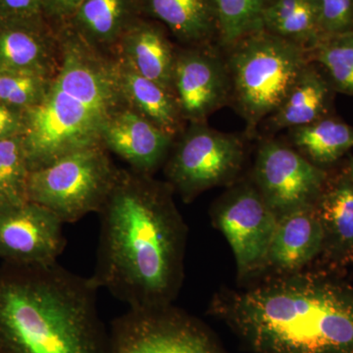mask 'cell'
Wrapping results in <instances>:
<instances>
[{"instance_id":"cell-27","label":"cell","mask_w":353,"mask_h":353,"mask_svg":"<svg viewBox=\"0 0 353 353\" xmlns=\"http://www.w3.org/2000/svg\"><path fill=\"white\" fill-rule=\"evenodd\" d=\"M52 78L37 74L0 72V104L26 112L43 101Z\"/></svg>"},{"instance_id":"cell-19","label":"cell","mask_w":353,"mask_h":353,"mask_svg":"<svg viewBox=\"0 0 353 353\" xmlns=\"http://www.w3.org/2000/svg\"><path fill=\"white\" fill-rule=\"evenodd\" d=\"M141 17L138 0H82L65 24L95 50L114 55L125 32Z\"/></svg>"},{"instance_id":"cell-12","label":"cell","mask_w":353,"mask_h":353,"mask_svg":"<svg viewBox=\"0 0 353 353\" xmlns=\"http://www.w3.org/2000/svg\"><path fill=\"white\" fill-rule=\"evenodd\" d=\"M63 225L34 202H0V259L17 265L55 263L66 246Z\"/></svg>"},{"instance_id":"cell-22","label":"cell","mask_w":353,"mask_h":353,"mask_svg":"<svg viewBox=\"0 0 353 353\" xmlns=\"http://www.w3.org/2000/svg\"><path fill=\"white\" fill-rule=\"evenodd\" d=\"M288 134L290 145L323 169L336 163L353 148V127L329 116L290 129Z\"/></svg>"},{"instance_id":"cell-17","label":"cell","mask_w":353,"mask_h":353,"mask_svg":"<svg viewBox=\"0 0 353 353\" xmlns=\"http://www.w3.org/2000/svg\"><path fill=\"white\" fill-rule=\"evenodd\" d=\"M314 208L324 232L320 256L334 267L353 264V183L348 173L328 176Z\"/></svg>"},{"instance_id":"cell-20","label":"cell","mask_w":353,"mask_h":353,"mask_svg":"<svg viewBox=\"0 0 353 353\" xmlns=\"http://www.w3.org/2000/svg\"><path fill=\"white\" fill-rule=\"evenodd\" d=\"M333 88L317 65L310 62L301 72L283 103L265 121L269 131L306 126L328 116Z\"/></svg>"},{"instance_id":"cell-26","label":"cell","mask_w":353,"mask_h":353,"mask_svg":"<svg viewBox=\"0 0 353 353\" xmlns=\"http://www.w3.org/2000/svg\"><path fill=\"white\" fill-rule=\"evenodd\" d=\"M30 172L22 134L0 139V202L28 201Z\"/></svg>"},{"instance_id":"cell-30","label":"cell","mask_w":353,"mask_h":353,"mask_svg":"<svg viewBox=\"0 0 353 353\" xmlns=\"http://www.w3.org/2000/svg\"><path fill=\"white\" fill-rule=\"evenodd\" d=\"M24 124V112L0 104V139L22 134Z\"/></svg>"},{"instance_id":"cell-8","label":"cell","mask_w":353,"mask_h":353,"mask_svg":"<svg viewBox=\"0 0 353 353\" xmlns=\"http://www.w3.org/2000/svg\"><path fill=\"white\" fill-rule=\"evenodd\" d=\"M106 353H227L205 327L172 304L129 308L111 324Z\"/></svg>"},{"instance_id":"cell-2","label":"cell","mask_w":353,"mask_h":353,"mask_svg":"<svg viewBox=\"0 0 353 353\" xmlns=\"http://www.w3.org/2000/svg\"><path fill=\"white\" fill-rule=\"evenodd\" d=\"M212 309L254 353H353V285L324 272L277 275Z\"/></svg>"},{"instance_id":"cell-29","label":"cell","mask_w":353,"mask_h":353,"mask_svg":"<svg viewBox=\"0 0 353 353\" xmlns=\"http://www.w3.org/2000/svg\"><path fill=\"white\" fill-rule=\"evenodd\" d=\"M43 9L44 0H0V18L41 15Z\"/></svg>"},{"instance_id":"cell-31","label":"cell","mask_w":353,"mask_h":353,"mask_svg":"<svg viewBox=\"0 0 353 353\" xmlns=\"http://www.w3.org/2000/svg\"><path fill=\"white\" fill-rule=\"evenodd\" d=\"M82 0H44L43 14L55 24L66 22Z\"/></svg>"},{"instance_id":"cell-9","label":"cell","mask_w":353,"mask_h":353,"mask_svg":"<svg viewBox=\"0 0 353 353\" xmlns=\"http://www.w3.org/2000/svg\"><path fill=\"white\" fill-rule=\"evenodd\" d=\"M216 226L231 246L240 277L264 270L278 216L246 181L232 188L214 209Z\"/></svg>"},{"instance_id":"cell-24","label":"cell","mask_w":353,"mask_h":353,"mask_svg":"<svg viewBox=\"0 0 353 353\" xmlns=\"http://www.w3.org/2000/svg\"><path fill=\"white\" fill-rule=\"evenodd\" d=\"M308 55L324 70L334 92L353 95V31L323 37Z\"/></svg>"},{"instance_id":"cell-15","label":"cell","mask_w":353,"mask_h":353,"mask_svg":"<svg viewBox=\"0 0 353 353\" xmlns=\"http://www.w3.org/2000/svg\"><path fill=\"white\" fill-rule=\"evenodd\" d=\"M323 243L324 232L314 204L278 216L263 271L284 275L305 270L321 255Z\"/></svg>"},{"instance_id":"cell-23","label":"cell","mask_w":353,"mask_h":353,"mask_svg":"<svg viewBox=\"0 0 353 353\" xmlns=\"http://www.w3.org/2000/svg\"><path fill=\"white\" fill-rule=\"evenodd\" d=\"M262 29L307 50L323 38L314 0H270Z\"/></svg>"},{"instance_id":"cell-28","label":"cell","mask_w":353,"mask_h":353,"mask_svg":"<svg viewBox=\"0 0 353 353\" xmlns=\"http://www.w3.org/2000/svg\"><path fill=\"white\" fill-rule=\"evenodd\" d=\"M322 36L353 31V0H314Z\"/></svg>"},{"instance_id":"cell-18","label":"cell","mask_w":353,"mask_h":353,"mask_svg":"<svg viewBox=\"0 0 353 353\" xmlns=\"http://www.w3.org/2000/svg\"><path fill=\"white\" fill-rule=\"evenodd\" d=\"M141 16L155 21L182 46L218 43L217 9L214 0H138Z\"/></svg>"},{"instance_id":"cell-7","label":"cell","mask_w":353,"mask_h":353,"mask_svg":"<svg viewBox=\"0 0 353 353\" xmlns=\"http://www.w3.org/2000/svg\"><path fill=\"white\" fill-rule=\"evenodd\" d=\"M243 136L190 123L174 141L163 165L166 183L183 201L236 180L245 160Z\"/></svg>"},{"instance_id":"cell-25","label":"cell","mask_w":353,"mask_h":353,"mask_svg":"<svg viewBox=\"0 0 353 353\" xmlns=\"http://www.w3.org/2000/svg\"><path fill=\"white\" fill-rule=\"evenodd\" d=\"M218 46L227 50L243 37L262 29V16L270 0H214Z\"/></svg>"},{"instance_id":"cell-6","label":"cell","mask_w":353,"mask_h":353,"mask_svg":"<svg viewBox=\"0 0 353 353\" xmlns=\"http://www.w3.org/2000/svg\"><path fill=\"white\" fill-rule=\"evenodd\" d=\"M121 169L103 145L85 148L30 172L27 199L48 208L64 223L99 213Z\"/></svg>"},{"instance_id":"cell-16","label":"cell","mask_w":353,"mask_h":353,"mask_svg":"<svg viewBox=\"0 0 353 353\" xmlns=\"http://www.w3.org/2000/svg\"><path fill=\"white\" fill-rule=\"evenodd\" d=\"M176 51L164 26L141 17L125 32L114 55L125 60L139 75L173 94L172 77Z\"/></svg>"},{"instance_id":"cell-14","label":"cell","mask_w":353,"mask_h":353,"mask_svg":"<svg viewBox=\"0 0 353 353\" xmlns=\"http://www.w3.org/2000/svg\"><path fill=\"white\" fill-rule=\"evenodd\" d=\"M175 139L126 106L108 121L102 145L126 161L130 170L153 176L163 167Z\"/></svg>"},{"instance_id":"cell-1","label":"cell","mask_w":353,"mask_h":353,"mask_svg":"<svg viewBox=\"0 0 353 353\" xmlns=\"http://www.w3.org/2000/svg\"><path fill=\"white\" fill-rule=\"evenodd\" d=\"M173 194L166 182L121 169L99 212L90 278L130 308L169 305L180 290L187 227Z\"/></svg>"},{"instance_id":"cell-4","label":"cell","mask_w":353,"mask_h":353,"mask_svg":"<svg viewBox=\"0 0 353 353\" xmlns=\"http://www.w3.org/2000/svg\"><path fill=\"white\" fill-rule=\"evenodd\" d=\"M59 66L48 94L24 112L30 170L102 145L111 117L126 108L114 55L95 50L65 23L57 24Z\"/></svg>"},{"instance_id":"cell-5","label":"cell","mask_w":353,"mask_h":353,"mask_svg":"<svg viewBox=\"0 0 353 353\" xmlns=\"http://www.w3.org/2000/svg\"><path fill=\"white\" fill-rule=\"evenodd\" d=\"M223 51L231 81V103L245 122V138L252 139L310 63L308 50L261 29Z\"/></svg>"},{"instance_id":"cell-10","label":"cell","mask_w":353,"mask_h":353,"mask_svg":"<svg viewBox=\"0 0 353 353\" xmlns=\"http://www.w3.org/2000/svg\"><path fill=\"white\" fill-rule=\"evenodd\" d=\"M328 176L325 169L309 161L292 145L265 139L257 150L252 182L269 208L280 216L313 205Z\"/></svg>"},{"instance_id":"cell-13","label":"cell","mask_w":353,"mask_h":353,"mask_svg":"<svg viewBox=\"0 0 353 353\" xmlns=\"http://www.w3.org/2000/svg\"><path fill=\"white\" fill-rule=\"evenodd\" d=\"M59 59L58 26L43 14L0 18V72L52 78Z\"/></svg>"},{"instance_id":"cell-32","label":"cell","mask_w":353,"mask_h":353,"mask_svg":"<svg viewBox=\"0 0 353 353\" xmlns=\"http://www.w3.org/2000/svg\"><path fill=\"white\" fill-rule=\"evenodd\" d=\"M348 176H350V180L353 183V158L350 159V167H348Z\"/></svg>"},{"instance_id":"cell-3","label":"cell","mask_w":353,"mask_h":353,"mask_svg":"<svg viewBox=\"0 0 353 353\" xmlns=\"http://www.w3.org/2000/svg\"><path fill=\"white\" fill-rule=\"evenodd\" d=\"M90 277L50 265L0 267V353H106Z\"/></svg>"},{"instance_id":"cell-11","label":"cell","mask_w":353,"mask_h":353,"mask_svg":"<svg viewBox=\"0 0 353 353\" xmlns=\"http://www.w3.org/2000/svg\"><path fill=\"white\" fill-rule=\"evenodd\" d=\"M172 90L187 124L204 123L231 103L224 51L217 43L176 48Z\"/></svg>"},{"instance_id":"cell-21","label":"cell","mask_w":353,"mask_h":353,"mask_svg":"<svg viewBox=\"0 0 353 353\" xmlns=\"http://www.w3.org/2000/svg\"><path fill=\"white\" fill-rule=\"evenodd\" d=\"M114 57L127 105L176 139L187 123L183 119L174 94L159 83L139 75L122 58Z\"/></svg>"}]
</instances>
